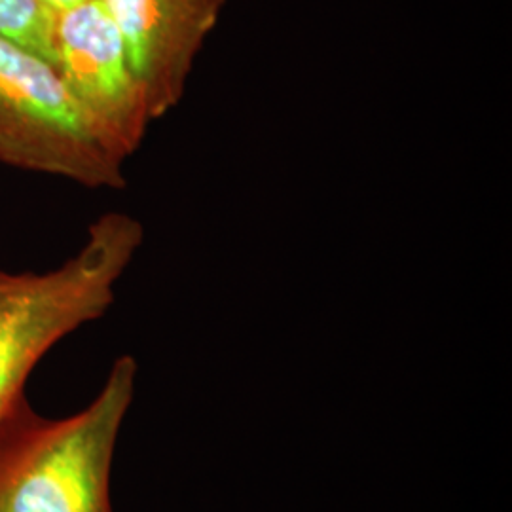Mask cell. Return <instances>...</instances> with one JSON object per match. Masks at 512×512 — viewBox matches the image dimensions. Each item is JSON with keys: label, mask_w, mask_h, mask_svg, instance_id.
Instances as JSON below:
<instances>
[{"label": "cell", "mask_w": 512, "mask_h": 512, "mask_svg": "<svg viewBox=\"0 0 512 512\" xmlns=\"http://www.w3.org/2000/svg\"><path fill=\"white\" fill-rule=\"evenodd\" d=\"M137 361H114L84 410L46 418L25 393L0 418V512H114L110 475Z\"/></svg>", "instance_id": "6da1fadb"}, {"label": "cell", "mask_w": 512, "mask_h": 512, "mask_svg": "<svg viewBox=\"0 0 512 512\" xmlns=\"http://www.w3.org/2000/svg\"><path fill=\"white\" fill-rule=\"evenodd\" d=\"M143 239L141 220L112 211L93 222L84 245L54 270H0V418L57 342L109 311Z\"/></svg>", "instance_id": "7a4b0ae2"}, {"label": "cell", "mask_w": 512, "mask_h": 512, "mask_svg": "<svg viewBox=\"0 0 512 512\" xmlns=\"http://www.w3.org/2000/svg\"><path fill=\"white\" fill-rule=\"evenodd\" d=\"M0 164L86 188L126 186L124 162L97 141L54 65L2 37Z\"/></svg>", "instance_id": "3957f363"}, {"label": "cell", "mask_w": 512, "mask_h": 512, "mask_svg": "<svg viewBox=\"0 0 512 512\" xmlns=\"http://www.w3.org/2000/svg\"><path fill=\"white\" fill-rule=\"evenodd\" d=\"M55 69L97 141L126 164L152 120L124 40L101 0L55 16Z\"/></svg>", "instance_id": "277c9868"}, {"label": "cell", "mask_w": 512, "mask_h": 512, "mask_svg": "<svg viewBox=\"0 0 512 512\" xmlns=\"http://www.w3.org/2000/svg\"><path fill=\"white\" fill-rule=\"evenodd\" d=\"M124 40L150 120L183 99L194 61L226 0H101Z\"/></svg>", "instance_id": "5b68a950"}, {"label": "cell", "mask_w": 512, "mask_h": 512, "mask_svg": "<svg viewBox=\"0 0 512 512\" xmlns=\"http://www.w3.org/2000/svg\"><path fill=\"white\" fill-rule=\"evenodd\" d=\"M55 16L40 0H0V37L44 57L55 67Z\"/></svg>", "instance_id": "8992f818"}, {"label": "cell", "mask_w": 512, "mask_h": 512, "mask_svg": "<svg viewBox=\"0 0 512 512\" xmlns=\"http://www.w3.org/2000/svg\"><path fill=\"white\" fill-rule=\"evenodd\" d=\"M46 8H50L54 14H61V12H67L71 8H76L80 4H86L90 0H40Z\"/></svg>", "instance_id": "52a82bcc"}]
</instances>
